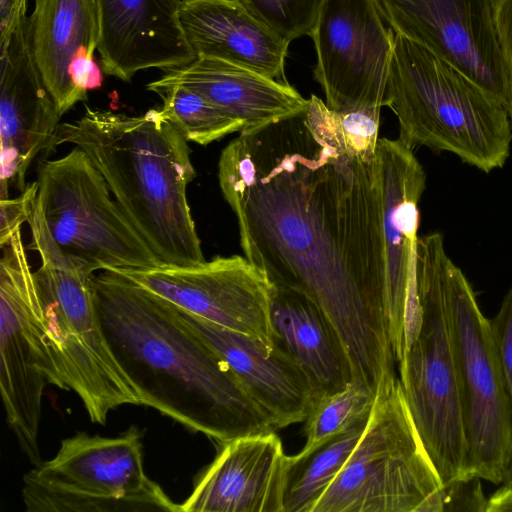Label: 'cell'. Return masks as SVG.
<instances>
[{
  "instance_id": "1",
  "label": "cell",
  "mask_w": 512,
  "mask_h": 512,
  "mask_svg": "<svg viewBox=\"0 0 512 512\" xmlns=\"http://www.w3.org/2000/svg\"><path fill=\"white\" fill-rule=\"evenodd\" d=\"M218 179L245 257L270 282L321 307L344 344L353 380L376 393L396 361L385 312L377 149H339L302 113L240 133L221 152Z\"/></svg>"
},
{
  "instance_id": "2",
  "label": "cell",
  "mask_w": 512,
  "mask_h": 512,
  "mask_svg": "<svg viewBox=\"0 0 512 512\" xmlns=\"http://www.w3.org/2000/svg\"><path fill=\"white\" fill-rule=\"evenodd\" d=\"M91 284L104 334L141 405L219 443L277 431L170 302L112 271L93 275Z\"/></svg>"
},
{
  "instance_id": "3",
  "label": "cell",
  "mask_w": 512,
  "mask_h": 512,
  "mask_svg": "<svg viewBox=\"0 0 512 512\" xmlns=\"http://www.w3.org/2000/svg\"><path fill=\"white\" fill-rule=\"evenodd\" d=\"M187 142L160 109L131 116L86 107L55 138L87 154L161 264L175 266L206 261L187 201L196 176Z\"/></svg>"
},
{
  "instance_id": "4",
  "label": "cell",
  "mask_w": 512,
  "mask_h": 512,
  "mask_svg": "<svg viewBox=\"0 0 512 512\" xmlns=\"http://www.w3.org/2000/svg\"><path fill=\"white\" fill-rule=\"evenodd\" d=\"M385 106L399 139L456 155L489 173L505 165L512 125L505 105L458 69L403 35H394Z\"/></svg>"
},
{
  "instance_id": "5",
  "label": "cell",
  "mask_w": 512,
  "mask_h": 512,
  "mask_svg": "<svg viewBox=\"0 0 512 512\" xmlns=\"http://www.w3.org/2000/svg\"><path fill=\"white\" fill-rule=\"evenodd\" d=\"M37 185L27 223L41 262L90 275L161 265L80 148L44 161Z\"/></svg>"
},
{
  "instance_id": "6",
  "label": "cell",
  "mask_w": 512,
  "mask_h": 512,
  "mask_svg": "<svg viewBox=\"0 0 512 512\" xmlns=\"http://www.w3.org/2000/svg\"><path fill=\"white\" fill-rule=\"evenodd\" d=\"M440 233L418 237L415 286L420 323L398 361L399 380L425 449L443 484L471 477L448 326Z\"/></svg>"
},
{
  "instance_id": "7",
  "label": "cell",
  "mask_w": 512,
  "mask_h": 512,
  "mask_svg": "<svg viewBox=\"0 0 512 512\" xmlns=\"http://www.w3.org/2000/svg\"><path fill=\"white\" fill-rule=\"evenodd\" d=\"M441 481L417 431L400 380L376 390L365 430L312 512H444Z\"/></svg>"
},
{
  "instance_id": "8",
  "label": "cell",
  "mask_w": 512,
  "mask_h": 512,
  "mask_svg": "<svg viewBox=\"0 0 512 512\" xmlns=\"http://www.w3.org/2000/svg\"><path fill=\"white\" fill-rule=\"evenodd\" d=\"M22 497L28 512H181L146 475L135 426L116 437L63 439L52 459L24 475Z\"/></svg>"
},
{
  "instance_id": "9",
  "label": "cell",
  "mask_w": 512,
  "mask_h": 512,
  "mask_svg": "<svg viewBox=\"0 0 512 512\" xmlns=\"http://www.w3.org/2000/svg\"><path fill=\"white\" fill-rule=\"evenodd\" d=\"M468 473L502 484L512 462V402L492 339L467 278L451 259L444 273Z\"/></svg>"
},
{
  "instance_id": "10",
  "label": "cell",
  "mask_w": 512,
  "mask_h": 512,
  "mask_svg": "<svg viewBox=\"0 0 512 512\" xmlns=\"http://www.w3.org/2000/svg\"><path fill=\"white\" fill-rule=\"evenodd\" d=\"M0 390L7 423L29 461L41 460L38 434L47 384L67 390L22 241L0 246Z\"/></svg>"
},
{
  "instance_id": "11",
  "label": "cell",
  "mask_w": 512,
  "mask_h": 512,
  "mask_svg": "<svg viewBox=\"0 0 512 512\" xmlns=\"http://www.w3.org/2000/svg\"><path fill=\"white\" fill-rule=\"evenodd\" d=\"M93 275L48 262L34 271L67 390L78 395L91 422L105 425L110 411L127 404L141 405V400L104 334L94 302Z\"/></svg>"
},
{
  "instance_id": "12",
  "label": "cell",
  "mask_w": 512,
  "mask_h": 512,
  "mask_svg": "<svg viewBox=\"0 0 512 512\" xmlns=\"http://www.w3.org/2000/svg\"><path fill=\"white\" fill-rule=\"evenodd\" d=\"M375 0H323L310 33L314 77L333 110L385 106L395 32Z\"/></svg>"
},
{
  "instance_id": "13",
  "label": "cell",
  "mask_w": 512,
  "mask_h": 512,
  "mask_svg": "<svg viewBox=\"0 0 512 512\" xmlns=\"http://www.w3.org/2000/svg\"><path fill=\"white\" fill-rule=\"evenodd\" d=\"M118 273L176 307L223 328L276 346L270 319L271 282L246 257L217 256L195 266L159 265Z\"/></svg>"
},
{
  "instance_id": "14",
  "label": "cell",
  "mask_w": 512,
  "mask_h": 512,
  "mask_svg": "<svg viewBox=\"0 0 512 512\" xmlns=\"http://www.w3.org/2000/svg\"><path fill=\"white\" fill-rule=\"evenodd\" d=\"M394 32L424 47L504 105L507 82L495 0H375Z\"/></svg>"
},
{
  "instance_id": "15",
  "label": "cell",
  "mask_w": 512,
  "mask_h": 512,
  "mask_svg": "<svg viewBox=\"0 0 512 512\" xmlns=\"http://www.w3.org/2000/svg\"><path fill=\"white\" fill-rule=\"evenodd\" d=\"M379 189L385 249V312L389 336L398 362L405 330L420 318L415 286V250L420 222L419 201L426 173L412 148L399 138L377 144Z\"/></svg>"
},
{
  "instance_id": "16",
  "label": "cell",
  "mask_w": 512,
  "mask_h": 512,
  "mask_svg": "<svg viewBox=\"0 0 512 512\" xmlns=\"http://www.w3.org/2000/svg\"><path fill=\"white\" fill-rule=\"evenodd\" d=\"M61 114L33 57L28 18L0 51V199L24 191L27 170L55 146Z\"/></svg>"
},
{
  "instance_id": "17",
  "label": "cell",
  "mask_w": 512,
  "mask_h": 512,
  "mask_svg": "<svg viewBox=\"0 0 512 512\" xmlns=\"http://www.w3.org/2000/svg\"><path fill=\"white\" fill-rule=\"evenodd\" d=\"M291 456L275 432L221 443L181 512H284Z\"/></svg>"
},
{
  "instance_id": "18",
  "label": "cell",
  "mask_w": 512,
  "mask_h": 512,
  "mask_svg": "<svg viewBox=\"0 0 512 512\" xmlns=\"http://www.w3.org/2000/svg\"><path fill=\"white\" fill-rule=\"evenodd\" d=\"M181 0H96L103 72L123 81L143 69L169 71L197 59L180 21Z\"/></svg>"
},
{
  "instance_id": "19",
  "label": "cell",
  "mask_w": 512,
  "mask_h": 512,
  "mask_svg": "<svg viewBox=\"0 0 512 512\" xmlns=\"http://www.w3.org/2000/svg\"><path fill=\"white\" fill-rule=\"evenodd\" d=\"M173 307L183 323L229 365L276 430L306 419L316 401L314 388L305 372L278 344L268 348L252 337Z\"/></svg>"
},
{
  "instance_id": "20",
  "label": "cell",
  "mask_w": 512,
  "mask_h": 512,
  "mask_svg": "<svg viewBox=\"0 0 512 512\" xmlns=\"http://www.w3.org/2000/svg\"><path fill=\"white\" fill-rule=\"evenodd\" d=\"M180 21L197 58L230 62L281 82L289 43L239 0H181Z\"/></svg>"
},
{
  "instance_id": "21",
  "label": "cell",
  "mask_w": 512,
  "mask_h": 512,
  "mask_svg": "<svg viewBox=\"0 0 512 512\" xmlns=\"http://www.w3.org/2000/svg\"><path fill=\"white\" fill-rule=\"evenodd\" d=\"M164 76L204 96L240 120L248 133L304 113L309 105L288 82L214 58H197Z\"/></svg>"
},
{
  "instance_id": "22",
  "label": "cell",
  "mask_w": 512,
  "mask_h": 512,
  "mask_svg": "<svg viewBox=\"0 0 512 512\" xmlns=\"http://www.w3.org/2000/svg\"><path fill=\"white\" fill-rule=\"evenodd\" d=\"M270 319L275 342L308 376L316 400L353 380L352 366L331 321L305 293L271 282Z\"/></svg>"
},
{
  "instance_id": "23",
  "label": "cell",
  "mask_w": 512,
  "mask_h": 512,
  "mask_svg": "<svg viewBox=\"0 0 512 512\" xmlns=\"http://www.w3.org/2000/svg\"><path fill=\"white\" fill-rule=\"evenodd\" d=\"M29 40L43 82L61 115L81 102L70 76L72 62L94 57L99 25L96 0H35Z\"/></svg>"
},
{
  "instance_id": "24",
  "label": "cell",
  "mask_w": 512,
  "mask_h": 512,
  "mask_svg": "<svg viewBox=\"0 0 512 512\" xmlns=\"http://www.w3.org/2000/svg\"><path fill=\"white\" fill-rule=\"evenodd\" d=\"M367 422L290 458L284 512H312L358 444Z\"/></svg>"
},
{
  "instance_id": "25",
  "label": "cell",
  "mask_w": 512,
  "mask_h": 512,
  "mask_svg": "<svg viewBox=\"0 0 512 512\" xmlns=\"http://www.w3.org/2000/svg\"><path fill=\"white\" fill-rule=\"evenodd\" d=\"M146 89L162 99V114L187 141L207 145L243 129L240 120L228 115L196 91L164 75L147 84Z\"/></svg>"
},
{
  "instance_id": "26",
  "label": "cell",
  "mask_w": 512,
  "mask_h": 512,
  "mask_svg": "<svg viewBox=\"0 0 512 512\" xmlns=\"http://www.w3.org/2000/svg\"><path fill=\"white\" fill-rule=\"evenodd\" d=\"M376 393L367 385L352 380L341 390L319 398L304 420L308 452L325 441L368 421Z\"/></svg>"
},
{
  "instance_id": "27",
  "label": "cell",
  "mask_w": 512,
  "mask_h": 512,
  "mask_svg": "<svg viewBox=\"0 0 512 512\" xmlns=\"http://www.w3.org/2000/svg\"><path fill=\"white\" fill-rule=\"evenodd\" d=\"M380 113L378 109L333 110L311 95L304 118L324 141L355 153L373 154L379 140Z\"/></svg>"
},
{
  "instance_id": "28",
  "label": "cell",
  "mask_w": 512,
  "mask_h": 512,
  "mask_svg": "<svg viewBox=\"0 0 512 512\" xmlns=\"http://www.w3.org/2000/svg\"><path fill=\"white\" fill-rule=\"evenodd\" d=\"M256 18L291 42L310 35L323 0H239Z\"/></svg>"
},
{
  "instance_id": "29",
  "label": "cell",
  "mask_w": 512,
  "mask_h": 512,
  "mask_svg": "<svg viewBox=\"0 0 512 512\" xmlns=\"http://www.w3.org/2000/svg\"><path fill=\"white\" fill-rule=\"evenodd\" d=\"M492 339L512 402V287L497 314L488 319Z\"/></svg>"
},
{
  "instance_id": "30",
  "label": "cell",
  "mask_w": 512,
  "mask_h": 512,
  "mask_svg": "<svg viewBox=\"0 0 512 512\" xmlns=\"http://www.w3.org/2000/svg\"><path fill=\"white\" fill-rule=\"evenodd\" d=\"M488 500L477 476L445 484L444 512H487Z\"/></svg>"
},
{
  "instance_id": "31",
  "label": "cell",
  "mask_w": 512,
  "mask_h": 512,
  "mask_svg": "<svg viewBox=\"0 0 512 512\" xmlns=\"http://www.w3.org/2000/svg\"><path fill=\"white\" fill-rule=\"evenodd\" d=\"M494 16L507 82L505 107L512 125V0H495Z\"/></svg>"
},
{
  "instance_id": "32",
  "label": "cell",
  "mask_w": 512,
  "mask_h": 512,
  "mask_svg": "<svg viewBox=\"0 0 512 512\" xmlns=\"http://www.w3.org/2000/svg\"><path fill=\"white\" fill-rule=\"evenodd\" d=\"M38 190L37 181L26 186L16 198L0 199V246L27 222L29 210Z\"/></svg>"
},
{
  "instance_id": "33",
  "label": "cell",
  "mask_w": 512,
  "mask_h": 512,
  "mask_svg": "<svg viewBox=\"0 0 512 512\" xmlns=\"http://www.w3.org/2000/svg\"><path fill=\"white\" fill-rule=\"evenodd\" d=\"M25 13L26 0H0V51L27 20Z\"/></svg>"
},
{
  "instance_id": "34",
  "label": "cell",
  "mask_w": 512,
  "mask_h": 512,
  "mask_svg": "<svg viewBox=\"0 0 512 512\" xmlns=\"http://www.w3.org/2000/svg\"><path fill=\"white\" fill-rule=\"evenodd\" d=\"M487 512H512V487L502 485L488 500Z\"/></svg>"
},
{
  "instance_id": "35",
  "label": "cell",
  "mask_w": 512,
  "mask_h": 512,
  "mask_svg": "<svg viewBox=\"0 0 512 512\" xmlns=\"http://www.w3.org/2000/svg\"><path fill=\"white\" fill-rule=\"evenodd\" d=\"M502 485H505V486H511L512 487V462L509 466V469L507 471V474H506V477H505V480L504 482L502 483Z\"/></svg>"
}]
</instances>
